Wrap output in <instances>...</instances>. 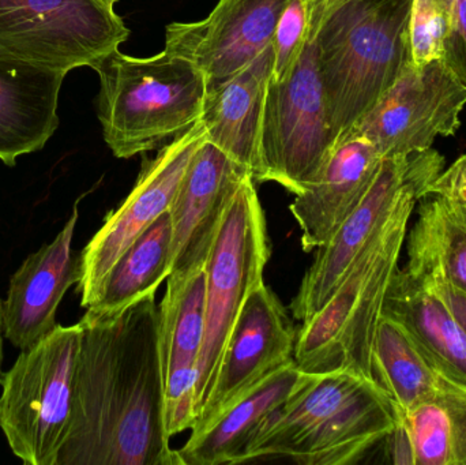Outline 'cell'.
Segmentation results:
<instances>
[{"instance_id": "6da1fadb", "label": "cell", "mask_w": 466, "mask_h": 465, "mask_svg": "<svg viewBox=\"0 0 466 465\" xmlns=\"http://www.w3.org/2000/svg\"><path fill=\"white\" fill-rule=\"evenodd\" d=\"M79 325L73 417L57 465H183L167 430L156 294L114 316L86 310Z\"/></svg>"}, {"instance_id": "7a4b0ae2", "label": "cell", "mask_w": 466, "mask_h": 465, "mask_svg": "<svg viewBox=\"0 0 466 465\" xmlns=\"http://www.w3.org/2000/svg\"><path fill=\"white\" fill-rule=\"evenodd\" d=\"M415 0H309L333 145L371 111L412 63Z\"/></svg>"}, {"instance_id": "3957f363", "label": "cell", "mask_w": 466, "mask_h": 465, "mask_svg": "<svg viewBox=\"0 0 466 465\" xmlns=\"http://www.w3.org/2000/svg\"><path fill=\"white\" fill-rule=\"evenodd\" d=\"M399 412L377 382L350 370L307 374L258 429L241 463H359L382 444Z\"/></svg>"}, {"instance_id": "277c9868", "label": "cell", "mask_w": 466, "mask_h": 465, "mask_svg": "<svg viewBox=\"0 0 466 465\" xmlns=\"http://www.w3.org/2000/svg\"><path fill=\"white\" fill-rule=\"evenodd\" d=\"M443 167L445 163L437 164L410 183L330 299L301 322L293 351L299 370L306 374L350 370L372 379V344L410 217Z\"/></svg>"}, {"instance_id": "5b68a950", "label": "cell", "mask_w": 466, "mask_h": 465, "mask_svg": "<svg viewBox=\"0 0 466 465\" xmlns=\"http://www.w3.org/2000/svg\"><path fill=\"white\" fill-rule=\"evenodd\" d=\"M90 68L100 78L97 115L104 141L117 158L157 149L201 119L207 79L166 49L134 57L117 48Z\"/></svg>"}, {"instance_id": "8992f818", "label": "cell", "mask_w": 466, "mask_h": 465, "mask_svg": "<svg viewBox=\"0 0 466 465\" xmlns=\"http://www.w3.org/2000/svg\"><path fill=\"white\" fill-rule=\"evenodd\" d=\"M81 325L57 324L3 374L0 429L26 465H57L70 433Z\"/></svg>"}, {"instance_id": "52a82bcc", "label": "cell", "mask_w": 466, "mask_h": 465, "mask_svg": "<svg viewBox=\"0 0 466 465\" xmlns=\"http://www.w3.org/2000/svg\"><path fill=\"white\" fill-rule=\"evenodd\" d=\"M270 248L255 180L247 175L224 212L208 256L207 319L197 377L196 420L215 387L221 357L244 302L265 283Z\"/></svg>"}, {"instance_id": "ba28073f", "label": "cell", "mask_w": 466, "mask_h": 465, "mask_svg": "<svg viewBox=\"0 0 466 465\" xmlns=\"http://www.w3.org/2000/svg\"><path fill=\"white\" fill-rule=\"evenodd\" d=\"M311 29V27H309ZM317 48L309 38L290 76L268 78L255 182H276L299 196L333 150Z\"/></svg>"}, {"instance_id": "9c48e42d", "label": "cell", "mask_w": 466, "mask_h": 465, "mask_svg": "<svg viewBox=\"0 0 466 465\" xmlns=\"http://www.w3.org/2000/svg\"><path fill=\"white\" fill-rule=\"evenodd\" d=\"M130 35L106 0H0V57L46 70L92 67Z\"/></svg>"}, {"instance_id": "30bf717a", "label": "cell", "mask_w": 466, "mask_h": 465, "mask_svg": "<svg viewBox=\"0 0 466 465\" xmlns=\"http://www.w3.org/2000/svg\"><path fill=\"white\" fill-rule=\"evenodd\" d=\"M465 106L466 85L445 60L410 63L350 136L369 139L383 158L408 157L454 136Z\"/></svg>"}, {"instance_id": "8fae6325", "label": "cell", "mask_w": 466, "mask_h": 465, "mask_svg": "<svg viewBox=\"0 0 466 465\" xmlns=\"http://www.w3.org/2000/svg\"><path fill=\"white\" fill-rule=\"evenodd\" d=\"M207 139L201 119L161 147L152 160H144L141 174L122 205L109 213L101 228L81 251V278L76 292L84 308L92 306L104 278L119 257L171 209L186 169Z\"/></svg>"}, {"instance_id": "7c38bea8", "label": "cell", "mask_w": 466, "mask_h": 465, "mask_svg": "<svg viewBox=\"0 0 466 465\" xmlns=\"http://www.w3.org/2000/svg\"><path fill=\"white\" fill-rule=\"evenodd\" d=\"M440 163H445V158L434 149L408 157L383 158L380 172L360 204L334 237L318 248L289 306L296 321H307L326 305L410 183Z\"/></svg>"}, {"instance_id": "4fadbf2b", "label": "cell", "mask_w": 466, "mask_h": 465, "mask_svg": "<svg viewBox=\"0 0 466 465\" xmlns=\"http://www.w3.org/2000/svg\"><path fill=\"white\" fill-rule=\"evenodd\" d=\"M289 0H218L205 19L174 22L166 29V51L188 60L218 89L248 67L273 43Z\"/></svg>"}, {"instance_id": "5bb4252c", "label": "cell", "mask_w": 466, "mask_h": 465, "mask_svg": "<svg viewBox=\"0 0 466 465\" xmlns=\"http://www.w3.org/2000/svg\"><path fill=\"white\" fill-rule=\"evenodd\" d=\"M298 329L281 300L265 283L247 298L233 325L215 387L193 431L209 425L258 384L293 360Z\"/></svg>"}, {"instance_id": "9a60e30c", "label": "cell", "mask_w": 466, "mask_h": 465, "mask_svg": "<svg viewBox=\"0 0 466 465\" xmlns=\"http://www.w3.org/2000/svg\"><path fill=\"white\" fill-rule=\"evenodd\" d=\"M207 261L171 272L158 305L167 430L171 439L191 430L196 422L197 377L207 319Z\"/></svg>"}, {"instance_id": "2e32d148", "label": "cell", "mask_w": 466, "mask_h": 465, "mask_svg": "<svg viewBox=\"0 0 466 465\" xmlns=\"http://www.w3.org/2000/svg\"><path fill=\"white\" fill-rule=\"evenodd\" d=\"M78 204L57 237L30 254L11 276L2 300L3 335L21 351L54 330L60 302L81 278V251L73 248Z\"/></svg>"}, {"instance_id": "e0dca14e", "label": "cell", "mask_w": 466, "mask_h": 465, "mask_svg": "<svg viewBox=\"0 0 466 465\" xmlns=\"http://www.w3.org/2000/svg\"><path fill=\"white\" fill-rule=\"evenodd\" d=\"M249 174L205 139L191 158L172 202V272L207 261L232 197Z\"/></svg>"}, {"instance_id": "ac0fdd59", "label": "cell", "mask_w": 466, "mask_h": 465, "mask_svg": "<svg viewBox=\"0 0 466 465\" xmlns=\"http://www.w3.org/2000/svg\"><path fill=\"white\" fill-rule=\"evenodd\" d=\"M382 161L377 147L358 134H350L333 147L315 179L289 207L300 227L306 253L325 246L352 215Z\"/></svg>"}, {"instance_id": "d6986e66", "label": "cell", "mask_w": 466, "mask_h": 465, "mask_svg": "<svg viewBox=\"0 0 466 465\" xmlns=\"http://www.w3.org/2000/svg\"><path fill=\"white\" fill-rule=\"evenodd\" d=\"M67 74L0 57V161L46 147L59 126V93Z\"/></svg>"}, {"instance_id": "ffe728a7", "label": "cell", "mask_w": 466, "mask_h": 465, "mask_svg": "<svg viewBox=\"0 0 466 465\" xmlns=\"http://www.w3.org/2000/svg\"><path fill=\"white\" fill-rule=\"evenodd\" d=\"M306 377L292 362L263 379L209 425L191 433L177 450L182 464H240L263 420L298 390Z\"/></svg>"}, {"instance_id": "44dd1931", "label": "cell", "mask_w": 466, "mask_h": 465, "mask_svg": "<svg viewBox=\"0 0 466 465\" xmlns=\"http://www.w3.org/2000/svg\"><path fill=\"white\" fill-rule=\"evenodd\" d=\"M273 68V43L231 81L207 93L201 122L207 138L254 179L266 89Z\"/></svg>"}, {"instance_id": "7402d4cb", "label": "cell", "mask_w": 466, "mask_h": 465, "mask_svg": "<svg viewBox=\"0 0 466 465\" xmlns=\"http://www.w3.org/2000/svg\"><path fill=\"white\" fill-rule=\"evenodd\" d=\"M371 373L399 414L443 390L466 385L386 313L380 316L372 344Z\"/></svg>"}, {"instance_id": "603a6c76", "label": "cell", "mask_w": 466, "mask_h": 465, "mask_svg": "<svg viewBox=\"0 0 466 465\" xmlns=\"http://www.w3.org/2000/svg\"><path fill=\"white\" fill-rule=\"evenodd\" d=\"M382 313L401 322L451 374L466 384V333L442 298L404 268H397Z\"/></svg>"}, {"instance_id": "cb8c5ba5", "label": "cell", "mask_w": 466, "mask_h": 465, "mask_svg": "<svg viewBox=\"0 0 466 465\" xmlns=\"http://www.w3.org/2000/svg\"><path fill=\"white\" fill-rule=\"evenodd\" d=\"M407 257L410 275L466 292V210L442 197L420 198Z\"/></svg>"}, {"instance_id": "d4e9b609", "label": "cell", "mask_w": 466, "mask_h": 465, "mask_svg": "<svg viewBox=\"0 0 466 465\" xmlns=\"http://www.w3.org/2000/svg\"><path fill=\"white\" fill-rule=\"evenodd\" d=\"M172 272V218L166 212L119 257L86 310L114 316L158 287Z\"/></svg>"}, {"instance_id": "484cf974", "label": "cell", "mask_w": 466, "mask_h": 465, "mask_svg": "<svg viewBox=\"0 0 466 465\" xmlns=\"http://www.w3.org/2000/svg\"><path fill=\"white\" fill-rule=\"evenodd\" d=\"M399 422L410 440L415 465H466V385L400 412Z\"/></svg>"}, {"instance_id": "4316f807", "label": "cell", "mask_w": 466, "mask_h": 465, "mask_svg": "<svg viewBox=\"0 0 466 465\" xmlns=\"http://www.w3.org/2000/svg\"><path fill=\"white\" fill-rule=\"evenodd\" d=\"M309 0H289L273 38V68L270 78L284 81L292 73L309 38Z\"/></svg>"}, {"instance_id": "83f0119b", "label": "cell", "mask_w": 466, "mask_h": 465, "mask_svg": "<svg viewBox=\"0 0 466 465\" xmlns=\"http://www.w3.org/2000/svg\"><path fill=\"white\" fill-rule=\"evenodd\" d=\"M448 33L449 18L443 0H415L410 19L412 65L424 66L442 59Z\"/></svg>"}, {"instance_id": "f1b7e54d", "label": "cell", "mask_w": 466, "mask_h": 465, "mask_svg": "<svg viewBox=\"0 0 466 465\" xmlns=\"http://www.w3.org/2000/svg\"><path fill=\"white\" fill-rule=\"evenodd\" d=\"M449 33L442 59L466 85V0H443Z\"/></svg>"}, {"instance_id": "f546056e", "label": "cell", "mask_w": 466, "mask_h": 465, "mask_svg": "<svg viewBox=\"0 0 466 465\" xmlns=\"http://www.w3.org/2000/svg\"><path fill=\"white\" fill-rule=\"evenodd\" d=\"M426 196L442 197L466 210V155L457 158L449 168L442 169L430 183Z\"/></svg>"}, {"instance_id": "4dcf8cb0", "label": "cell", "mask_w": 466, "mask_h": 465, "mask_svg": "<svg viewBox=\"0 0 466 465\" xmlns=\"http://www.w3.org/2000/svg\"><path fill=\"white\" fill-rule=\"evenodd\" d=\"M424 283L429 284L442 298L443 302L451 308V313L466 333V292L448 286V284L434 283V281H424Z\"/></svg>"}, {"instance_id": "1f68e13d", "label": "cell", "mask_w": 466, "mask_h": 465, "mask_svg": "<svg viewBox=\"0 0 466 465\" xmlns=\"http://www.w3.org/2000/svg\"><path fill=\"white\" fill-rule=\"evenodd\" d=\"M3 340H5V335H3V321H2V300H0V385H2L3 379Z\"/></svg>"}, {"instance_id": "d6a6232c", "label": "cell", "mask_w": 466, "mask_h": 465, "mask_svg": "<svg viewBox=\"0 0 466 465\" xmlns=\"http://www.w3.org/2000/svg\"><path fill=\"white\" fill-rule=\"evenodd\" d=\"M106 2H108L109 5H115L117 2H119V0H106Z\"/></svg>"}]
</instances>
